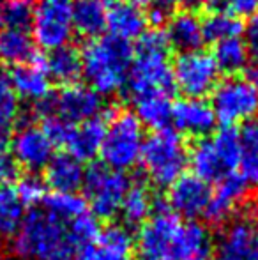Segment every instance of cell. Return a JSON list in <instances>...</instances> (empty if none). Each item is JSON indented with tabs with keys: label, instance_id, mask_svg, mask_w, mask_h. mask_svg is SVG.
I'll use <instances>...</instances> for the list:
<instances>
[{
	"label": "cell",
	"instance_id": "cell-17",
	"mask_svg": "<svg viewBox=\"0 0 258 260\" xmlns=\"http://www.w3.org/2000/svg\"><path fill=\"white\" fill-rule=\"evenodd\" d=\"M172 122L175 124L177 133L193 138H205L216 127V115L207 100L200 98H182L173 103Z\"/></svg>",
	"mask_w": 258,
	"mask_h": 260
},
{
	"label": "cell",
	"instance_id": "cell-30",
	"mask_svg": "<svg viewBox=\"0 0 258 260\" xmlns=\"http://www.w3.org/2000/svg\"><path fill=\"white\" fill-rule=\"evenodd\" d=\"M219 73L235 76L249 66V52L242 38H230L216 43L214 52L210 53Z\"/></svg>",
	"mask_w": 258,
	"mask_h": 260
},
{
	"label": "cell",
	"instance_id": "cell-6",
	"mask_svg": "<svg viewBox=\"0 0 258 260\" xmlns=\"http://www.w3.org/2000/svg\"><path fill=\"white\" fill-rule=\"evenodd\" d=\"M143 142V126L133 112L122 110L114 113L106 122V131L99 151L103 165L126 174V170H131L140 163Z\"/></svg>",
	"mask_w": 258,
	"mask_h": 260
},
{
	"label": "cell",
	"instance_id": "cell-26",
	"mask_svg": "<svg viewBox=\"0 0 258 260\" xmlns=\"http://www.w3.org/2000/svg\"><path fill=\"white\" fill-rule=\"evenodd\" d=\"M38 58L35 43L25 28H0V60L4 64L21 66Z\"/></svg>",
	"mask_w": 258,
	"mask_h": 260
},
{
	"label": "cell",
	"instance_id": "cell-18",
	"mask_svg": "<svg viewBox=\"0 0 258 260\" xmlns=\"http://www.w3.org/2000/svg\"><path fill=\"white\" fill-rule=\"evenodd\" d=\"M106 28L119 41H138L147 32V16L141 7L129 0H110L106 14Z\"/></svg>",
	"mask_w": 258,
	"mask_h": 260
},
{
	"label": "cell",
	"instance_id": "cell-23",
	"mask_svg": "<svg viewBox=\"0 0 258 260\" xmlns=\"http://www.w3.org/2000/svg\"><path fill=\"white\" fill-rule=\"evenodd\" d=\"M92 260H134V239L124 225L99 230L92 246Z\"/></svg>",
	"mask_w": 258,
	"mask_h": 260
},
{
	"label": "cell",
	"instance_id": "cell-14",
	"mask_svg": "<svg viewBox=\"0 0 258 260\" xmlns=\"http://www.w3.org/2000/svg\"><path fill=\"white\" fill-rule=\"evenodd\" d=\"M9 152L18 167L30 174L46 168L55 156V145L38 124H23L13 138H9Z\"/></svg>",
	"mask_w": 258,
	"mask_h": 260
},
{
	"label": "cell",
	"instance_id": "cell-22",
	"mask_svg": "<svg viewBox=\"0 0 258 260\" xmlns=\"http://www.w3.org/2000/svg\"><path fill=\"white\" fill-rule=\"evenodd\" d=\"M83 163L67 152L55 154L45 168V184L55 193H76L83 186Z\"/></svg>",
	"mask_w": 258,
	"mask_h": 260
},
{
	"label": "cell",
	"instance_id": "cell-39",
	"mask_svg": "<svg viewBox=\"0 0 258 260\" xmlns=\"http://www.w3.org/2000/svg\"><path fill=\"white\" fill-rule=\"evenodd\" d=\"M244 43L248 46V52H249V58L255 60V64L258 66V13L253 14L249 23L244 27Z\"/></svg>",
	"mask_w": 258,
	"mask_h": 260
},
{
	"label": "cell",
	"instance_id": "cell-1",
	"mask_svg": "<svg viewBox=\"0 0 258 260\" xmlns=\"http://www.w3.org/2000/svg\"><path fill=\"white\" fill-rule=\"evenodd\" d=\"M92 246L75 236L71 221L45 207L28 211L13 237L14 255L23 260H92Z\"/></svg>",
	"mask_w": 258,
	"mask_h": 260
},
{
	"label": "cell",
	"instance_id": "cell-27",
	"mask_svg": "<svg viewBox=\"0 0 258 260\" xmlns=\"http://www.w3.org/2000/svg\"><path fill=\"white\" fill-rule=\"evenodd\" d=\"M239 156L237 174L249 186V189L258 188V119H253L239 131Z\"/></svg>",
	"mask_w": 258,
	"mask_h": 260
},
{
	"label": "cell",
	"instance_id": "cell-19",
	"mask_svg": "<svg viewBox=\"0 0 258 260\" xmlns=\"http://www.w3.org/2000/svg\"><path fill=\"white\" fill-rule=\"evenodd\" d=\"M9 82L18 100L30 101L38 105L50 94V76L45 69V64L39 58H34L27 64L16 66L11 71Z\"/></svg>",
	"mask_w": 258,
	"mask_h": 260
},
{
	"label": "cell",
	"instance_id": "cell-4",
	"mask_svg": "<svg viewBox=\"0 0 258 260\" xmlns=\"http://www.w3.org/2000/svg\"><path fill=\"white\" fill-rule=\"evenodd\" d=\"M140 163L152 184L158 188H170L186 170L188 147L184 137L170 127L154 131L145 138Z\"/></svg>",
	"mask_w": 258,
	"mask_h": 260
},
{
	"label": "cell",
	"instance_id": "cell-12",
	"mask_svg": "<svg viewBox=\"0 0 258 260\" xmlns=\"http://www.w3.org/2000/svg\"><path fill=\"white\" fill-rule=\"evenodd\" d=\"M173 87L180 90L184 98L205 100L219 82V69L212 55L205 50L179 53L172 64Z\"/></svg>",
	"mask_w": 258,
	"mask_h": 260
},
{
	"label": "cell",
	"instance_id": "cell-10",
	"mask_svg": "<svg viewBox=\"0 0 258 260\" xmlns=\"http://www.w3.org/2000/svg\"><path fill=\"white\" fill-rule=\"evenodd\" d=\"M131 182L124 172L112 170L104 165H92L85 170L83 200L97 218L110 219L121 212Z\"/></svg>",
	"mask_w": 258,
	"mask_h": 260
},
{
	"label": "cell",
	"instance_id": "cell-9",
	"mask_svg": "<svg viewBox=\"0 0 258 260\" xmlns=\"http://www.w3.org/2000/svg\"><path fill=\"white\" fill-rule=\"evenodd\" d=\"M35 110L43 119H59L69 124H82L90 119L101 117L104 110V100L89 85L72 83L65 85L59 92L39 101Z\"/></svg>",
	"mask_w": 258,
	"mask_h": 260
},
{
	"label": "cell",
	"instance_id": "cell-3",
	"mask_svg": "<svg viewBox=\"0 0 258 260\" xmlns=\"http://www.w3.org/2000/svg\"><path fill=\"white\" fill-rule=\"evenodd\" d=\"M170 45L165 32L147 30L133 48L128 83L133 96L168 92L173 87Z\"/></svg>",
	"mask_w": 258,
	"mask_h": 260
},
{
	"label": "cell",
	"instance_id": "cell-31",
	"mask_svg": "<svg viewBox=\"0 0 258 260\" xmlns=\"http://www.w3.org/2000/svg\"><path fill=\"white\" fill-rule=\"evenodd\" d=\"M202 25L205 41L210 43H219L230 38H241V34L244 32V25H242L241 18L234 16L223 9H217V7L207 14L205 20H202Z\"/></svg>",
	"mask_w": 258,
	"mask_h": 260
},
{
	"label": "cell",
	"instance_id": "cell-15",
	"mask_svg": "<svg viewBox=\"0 0 258 260\" xmlns=\"http://www.w3.org/2000/svg\"><path fill=\"white\" fill-rule=\"evenodd\" d=\"M212 197V188L209 182L196 175L184 174L168 189V207L179 218H188L195 221L196 218H203L207 206Z\"/></svg>",
	"mask_w": 258,
	"mask_h": 260
},
{
	"label": "cell",
	"instance_id": "cell-36",
	"mask_svg": "<svg viewBox=\"0 0 258 260\" xmlns=\"http://www.w3.org/2000/svg\"><path fill=\"white\" fill-rule=\"evenodd\" d=\"M13 191L25 207H35L39 204H43V200H45L46 184L35 174H27L18 179L16 188Z\"/></svg>",
	"mask_w": 258,
	"mask_h": 260
},
{
	"label": "cell",
	"instance_id": "cell-38",
	"mask_svg": "<svg viewBox=\"0 0 258 260\" xmlns=\"http://www.w3.org/2000/svg\"><path fill=\"white\" fill-rule=\"evenodd\" d=\"M217 9H223L234 16H253L258 13V0H216Z\"/></svg>",
	"mask_w": 258,
	"mask_h": 260
},
{
	"label": "cell",
	"instance_id": "cell-16",
	"mask_svg": "<svg viewBox=\"0 0 258 260\" xmlns=\"http://www.w3.org/2000/svg\"><path fill=\"white\" fill-rule=\"evenodd\" d=\"M248 193L249 186L242 181L237 172L225 177L212 189V197L203 212V219L209 225H227L234 218L235 211L248 199Z\"/></svg>",
	"mask_w": 258,
	"mask_h": 260
},
{
	"label": "cell",
	"instance_id": "cell-2",
	"mask_svg": "<svg viewBox=\"0 0 258 260\" xmlns=\"http://www.w3.org/2000/svg\"><path fill=\"white\" fill-rule=\"evenodd\" d=\"M82 76L101 98L117 94L128 83L133 48L112 36L89 39L82 52Z\"/></svg>",
	"mask_w": 258,
	"mask_h": 260
},
{
	"label": "cell",
	"instance_id": "cell-40",
	"mask_svg": "<svg viewBox=\"0 0 258 260\" xmlns=\"http://www.w3.org/2000/svg\"><path fill=\"white\" fill-rule=\"evenodd\" d=\"M18 177V165L11 152L0 156V182H11Z\"/></svg>",
	"mask_w": 258,
	"mask_h": 260
},
{
	"label": "cell",
	"instance_id": "cell-25",
	"mask_svg": "<svg viewBox=\"0 0 258 260\" xmlns=\"http://www.w3.org/2000/svg\"><path fill=\"white\" fill-rule=\"evenodd\" d=\"M110 0H72V27L87 39L99 38L106 28Z\"/></svg>",
	"mask_w": 258,
	"mask_h": 260
},
{
	"label": "cell",
	"instance_id": "cell-34",
	"mask_svg": "<svg viewBox=\"0 0 258 260\" xmlns=\"http://www.w3.org/2000/svg\"><path fill=\"white\" fill-rule=\"evenodd\" d=\"M34 0H0V28L30 27Z\"/></svg>",
	"mask_w": 258,
	"mask_h": 260
},
{
	"label": "cell",
	"instance_id": "cell-7",
	"mask_svg": "<svg viewBox=\"0 0 258 260\" xmlns=\"http://www.w3.org/2000/svg\"><path fill=\"white\" fill-rule=\"evenodd\" d=\"M182 218L168 207H156L134 239V260H179Z\"/></svg>",
	"mask_w": 258,
	"mask_h": 260
},
{
	"label": "cell",
	"instance_id": "cell-35",
	"mask_svg": "<svg viewBox=\"0 0 258 260\" xmlns=\"http://www.w3.org/2000/svg\"><path fill=\"white\" fill-rule=\"evenodd\" d=\"M20 113L18 98L14 94L9 82V75L4 69H0V135H7L13 129L14 122Z\"/></svg>",
	"mask_w": 258,
	"mask_h": 260
},
{
	"label": "cell",
	"instance_id": "cell-20",
	"mask_svg": "<svg viewBox=\"0 0 258 260\" xmlns=\"http://www.w3.org/2000/svg\"><path fill=\"white\" fill-rule=\"evenodd\" d=\"M104 131H106V120L103 117H96V119H90L87 122L75 124L62 147L69 156L76 157L83 163V161L92 159L99 154Z\"/></svg>",
	"mask_w": 258,
	"mask_h": 260
},
{
	"label": "cell",
	"instance_id": "cell-37",
	"mask_svg": "<svg viewBox=\"0 0 258 260\" xmlns=\"http://www.w3.org/2000/svg\"><path fill=\"white\" fill-rule=\"evenodd\" d=\"M175 0H156L154 4L149 6L147 21H152V25L159 27V25H166L170 18L175 14Z\"/></svg>",
	"mask_w": 258,
	"mask_h": 260
},
{
	"label": "cell",
	"instance_id": "cell-29",
	"mask_svg": "<svg viewBox=\"0 0 258 260\" xmlns=\"http://www.w3.org/2000/svg\"><path fill=\"white\" fill-rule=\"evenodd\" d=\"M154 211L156 202L151 189L143 182H136L129 186L119 214H122V219L128 226H141Z\"/></svg>",
	"mask_w": 258,
	"mask_h": 260
},
{
	"label": "cell",
	"instance_id": "cell-42",
	"mask_svg": "<svg viewBox=\"0 0 258 260\" xmlns=\"http://www.w3.org/2000/svg\"><path fill=\"white\" fill-rule=\"evenodd\" d=\"M129 2H133L134 6H138V7H141V6H151V4H154L156 0H129Z\"/></svg>",
	"mask_w": 258,
	"mask_h": 260
},
{
	"label": "cell",
	"instance_id": "cell-28",
	"mask_svg": "<svg viewBox=\"0 0 258 260\" xmlns=\"http://www.w3.org/2000/svg\"><path fill=\"white\" fill-rule=\"evenodd\" d=\"M43 64L50 80H55L64 87L76 83V80L82 76V58L80 52L72 46L52 50L43 58Z\"/></svg>",
	"mask_w": 258,
	"mask_h": 260
},
{
	"label": "cell",
	"instance_id": "cell-41",
	"mask_svg": "<svg viewBox=\"0 0 258 260\" xmlns=\"http://www.w3.org/2000/svg\"><path fill=\"white\" fill-rule=\"evenodd\" d=\"M175 2L180 4L182 11H191V13H195V11L205 9V7L212 6L216 0H175Z\"/></svg>",
	"mask_w": 258,
	"mask_h": 260
},
{
	"label": "cell",
	"instance_id": "cell-8",
	"mask_svg": "<svg viewBox=\"0 0 258 260\" xmlns=\"http://www.w3.org/2000/svg\"><path fill=\"white\" fill-rule=\"evenodd\" d=\"M209 103L223 127L246 124L258 115V83L248 76H228L217 82Z\"/></svg>",
	"mask_w": 258,
	"mask_h": 260
},
{
	"label": "cell",
	"instance_id": "cell-33",
	"mask_svg": "<svg viewBox=\"0 0 258 260\" xmlns=\"http://www.w3.org/2000/svg\"><path fill=\"white\" fill-rule=\"evenodd\" d=\"M43 207L52 214L59 216V218L65 219V221H72V219L80 218V216L87 214L89 207L83 197L78 193H55L46 195L43 200Z\"/></svg>",
	"mask_w": 258,
	"mask_h": 260
},
{
	"label": "cell",
	"instance_id": "cell-11",
	"mask_svg": "<svg viewBox=\"0 0 258 260\" xmlns=\"http://www.w3.org/2000/svg\"><path fill=\"white\" fill-rule=\"evenodd\" d=\"M32 39L41 48L57 50L69 46L75 34L72 0H38L32 13Z\"/></svg>",
	"mask_w": 258,
	"mask_h": 260
},
{
	"label": "cell",
	"instance_id": "cell-13",
	"mask_svg": "<svg viewBox=\"0 0 258 260\" xmlns=\"http://www.w3.org/2000/svg\"><path fill=\"white\" fill-rule=\"evenodd\" d=\"M214 260H258V211L234 216L216 241Z\"/></svg>",
	"mask_w": 258,
	"mask_h": 260
},
{
	"label": "cell",
	"instance_id": "cell-5",
	"mask_svg": "<svg viewBox=\"0 0 258 260\" xmlns=\"http://www.w3.org/2000/svg\"><path fill=\"white\" fill-rule=\"evenodd\" d=\"M239 156V131L235 127H221L209 137L195 142L191 151H188V163L193 168V175L209 184H217L237 172Z\"/></svg>",
	"mask_w": 258,
	"mask_h": 260
},
{
	"label": "cell",
	"instance_id": "cell-43",
	"mask_svg": "<svg viewBox=\"0 0 258 260\" xmlns=\"http://www.w3.org/2000/svg\"><path fill=\"white\" fill-rule=\"evenodd\" d=\"M190 260H214L212 253H203V255H198V257H193Z\"/></svg>",
	"mask_w": 258,
	"mask_h": 260
},
{
	"label": "cell",
	"instance_id": "cell-24",
	"mask_svg": "<svg viewBox=\"0 0 258 260\" xmlns=\"http://www.w3.org/2000/svg\"><path fill=\"white\" fill-rule=\"evenodd\" d=\"M134 117L141 126H147L154 131L165 129L172 122L173 103L168 92H149L133 96Z\"/></svg>",
	"mask_w": 258,
	"mask_h": 260
},
{
	"label": "cell",
	"instance_id": "cell-32",
	"mask_svg": "<svg viewBox=\"0 0 258 260\" xmlns=\"http://www.w3.org/2000/svg\"><path fill=\"white\" fill-rule=\"evenodd\" d=\"M25 214V206L13 189H0V241L13 239Z\"/></svg>",
	"mask_w": 258,
	"mask_h": 260
},
{
	"label": "cell",
	"instance_id": "cell-21",
	"mask_svg": "<svg viewBox=\"0 0 258 260\" xmlns=\"http://www.w3.org/2000/svg\"><path fill=\"white\" fill-rule=\"evenodd\" d=\"M165 36L168 39L170 48H175L179 53L202 50L205 43L202 20L191 11H179L173 14L166 23Z\"/></svg>",
	"mask_w": 258,
	"mask_h": 260
}]
</instances>
